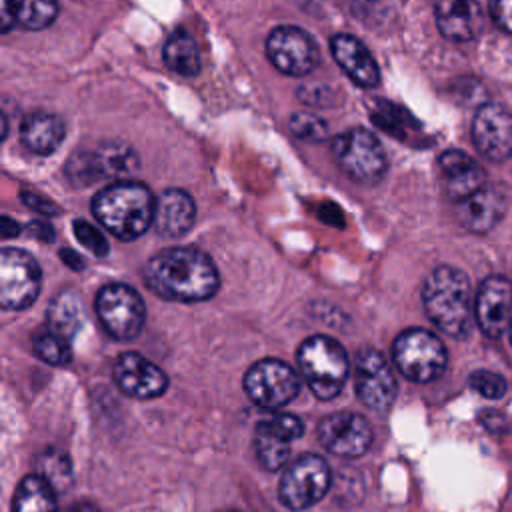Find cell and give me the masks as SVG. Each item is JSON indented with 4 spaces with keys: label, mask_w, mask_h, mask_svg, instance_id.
I'll return each mask as SVG.
<instances>
[{
    "label": "cell",
    "mask_w": 512,
    "mask_h": 512,
    "mask_svg": "<svg viewBox=\"0 0 512 512\" xmlns=\"http://www.w3.org/2000/svg\"><path fill=\"white\" fill-rule=\"evenodd\" d=\"M330 486V466L318 454H302L280 478L278 498L288 510H306L320 502Z\"/></svg>",
    "instance_id": "7"
},
{
    "label": "cell",
    "mask_w": 512,
    "mask_h": 512,
    "mask_svg": "<svg viewBox=\"0 0 512 512\" xmlns=\"http://www.w3.org/2000/svg\"><path fill=\"white\" fill-rule=\"evenodd\" d=\"M244 390L262 408H282L298 396L300 378L286 362L264 358L246 372Z\"/></svg>",
    "instance_id": "9"
},
{
    "label": "cell",
    "mask_w": 512,
    "mask_h": 512,
    "mask_svg": "<svg viewBox=\"0 0 512 512\" xmlns=\"http://www.w3.org/2000/svg\"><path fill=\"white\" fill-rule=\"evenodd\" d=\"M490 16L500 30L512 34V0H490Z\"/></svg>",
    "instance_id": "35"
},
{
    "label": "cell",
    "mask_w": 512,
    "mask_h": 512,
    "mask_svg": "<svg viewBox=\"0 0 512 512\" xmlns=\"http://www.w3.org/2000/svg\"><path fill=\"white\" fill-rule=\"evenodd\" d=\"M438 166L444 178V190L454 202H460L486 186L484 170L460 150H446L438 158Z\"/></svg>",
    "instance_id": "20"
},
{
    "label": "cell",
    "mask_w": 512,
    "mask_h": 512,
    "mask_svg": "<svg viewBox=\"0 0 512 512\" xmlns=\"http://www.w3.org/2000/svg\"><path fill=\"white\" fill-rule=\"evenodd\" d=\"M332 154L340 170L360 184H376L386 174V152L378 138L364 128L338 134L332 140Z\"/></svg>",
    "instance_id": "6"
},
{
    "label": "cell",
    "mask_w": 512,
    "mask_h": 512,
    "mask_svg": "<svg viewBox=\"0 0 512 512\" xmlns=\"http://www.w3.org/2000/svg\"><path fill=\"white\" fill-rule=\"evenodd\" d=\"M298 94H300L302 102H306L310 106H316V108L334 104V92L324 84H306L298 90Z\"/></svg>",
    "instance_id": "34"
},
{
    "label": "cell",
    "mask_w": 512,
    "mask_h": 512,
    "mask_svg": "<svg viewBox=\"0 0 512 512\" xmlns=\"http://www.w3.org/2000/svg\"><path fill=\"white\" fill-rule=\"evenodd\" d=\"M392 358L404 378L420 384L436 380L448 362V354L440 338L422 328L404 330L394 340Z\"/></svg>",
    "instance_id": "5"
},
{
    "label": "cell",
    "mask_w": 512,
    "mask_h": 512,
    "mask_svg": "<svg viewBox=\"0 0 512 512\" xmlns=\"http://www.w3.org/2000/svg\"><path fill=\"white\" fill-rule=\"evenodd\" d=\"M72 228H74L76 240H78L88 252H92V254H96V256H106V254H108V240H106V236H104L98 228H94L90 222H86V220H74Z\"/></svg>",
    "instance_id": "32"
},
{
    "label": "cell",
    "mask_w": 512,
    "mask_h": 512,
    "mask_svg": "<svg viewBox=\"0 0 512 512\" xmlns=\"http://www.w3.org/2000/svg\"><path fill=\"white\" fill-rule=\"evenodd\" d=\"M96 314L110 336L116 340H132L144 326L146 306L132 286L114 282L98 292Z\"/></svg>",
    "instance_id": "8"
},
{
    "label": "cell",
    "mask_w": 512,
    "mask_h": 512,
    "mask_svg": "<svg viewBox=\"0 0 512 512\" xmlns=\"http://www.w3.org/2000/svg\"><path fill=\"white\" fill-rule=\"evenodd\" d=\"M468 384L472 390H476L480 396L490 398V400H498L506 394V380L504 376H500L498 372L492 370H476L470 374Z\"/></svg>",
    "instance_id": "31"
},
{
    "label": "cell",
    "mask_w": 512,
    "mask_h": 512,
    "mask_svg": "<svg viewBox=\"0 0 512 512\" xmlns=\"http://www.w3.org/2000/svg\"><path fill=\"white\" fill-rule=\"evenodd\" d=\"M266 54L272 66L288 76L310 74L320 62L316 42L296 26L274 28L266 38Z\"/></svg>",
    "instance_id": "11"
},
{
    "label": "cell",
    "mask_w": 512,
    "mask_h": 512,
    "mask_svg": "<svg viewBox=\"0 0 512 512\" xmlns=\"http://www.w3.org/2000/svg\"><path fill=\"white\" fill-rule=\"evenodd\" d=\"M22 200H24L30 208H34L36 212H42V214H56V212H58V208H56L52 202H48L46 198H42V196H38V194H34V192H24V194H22Z\"/></svg>",
    "instance_id": "36"
},
{
    "label": "cell",
    "mask_w": 512,
    "mask_h": 512,
    "mask_svg": "<svg viewBox=\"0 0 512 512\" xmlns=\"http://www.w3.org/2000/svg\"><path fill=\"white\" fill-rule=\"evenodd\" d=\"M354 388L358 400L372 410H386L396 396V376L376 348H362L354 358Z\"/></svg>",
    "instance_id": "12"
},
{
    "label": "cell",
    "mask_w": 512,
    "mask_h": 512,
    "mask_svg": "<svg viewBox=\"0 0 512 512\" xmlns=\"http://www.w3.org/2000/svg\"><path fill=\"white\" fill-rule=\"evenodd\" d=\"M422 304L428 318L448 336L464 338L470 332L472 296L468 276L454 266L434 268L422 286Z\"/></svg>",
    "instance_id": "3"
},
{
    "label": "cell",
    "mask_w": 512,
    "mask_h": 512,
    "mask_svg": "<svg viewBox=\"0 0 512 512\" xmlns=\"http://www.w3.org/2000/svg\"><path fill=\"white\" fill-rule=\"evenodd\" d=\"M164 62L180 76H196L200 72V50L186 30H176L164 44Z\"/></svg>",
    "instance_id": "26"
},
{
    "label": "cell",
    "mask_w": 512,
    "mask_h": 512,
    "mask_svg": "<svg viewBox=\"0 0 512 512\" xmlns=\"http://www.w3.org/2000/svg\"><path fill=\"white\" fill-rule=\"evenodd\" d=\"M146 286L164 300L202 302L216 294L220 276L208 254L196 248H166L142 270Z\"/></svg>",
    "instance_id": "1"
},
{
    "label": "cell",
    "mask_w": 512,
    "mask_h": 512,
    "mask_svg": "<svg viewBox=\"0 0 512 512\" xmlns=\"http://www.w3.org/2000/svg\"><path fill=\"white\" fill-rule=\"evenodd\" d=\"M14 20L28 30H42L58 16L56 0H10Z\"/></svg>",
    "instance_id": "29"
},
{
    "label": "cell",
    "mask_w": 512,
    "mask_h": 512,
    "mask_svg": "<svg viewBox=\"0 0 512 512\" xmlns=\"http://www.w3.org/2000/svg\"><path fill=\"white\" fill-rule=\"evenodd\" d=\"M474 314L486 336H502L512 320V282L506 276H488L482 280L474 302Z\"/></svg>",
    "instance_id": "17"
},
{
    "label": "cell",
    "mask_w": 512,
    "mask_h": 512,
    "mask_svg": "<svg viewBox=\"0 0 512 512\" xmlns=\"http://www.w3.org/2000/svg\"><path fill=\"white\" fill-rule=\"evenodd\" d=\"M318 440L330 454L342 458H358L370 448L372 430L364 416L342 410L328 414L320 422Z\"/></svg>",
    "instance_id": "13"
},
{
    "label": "cell",
    "mask_w": 512,
    "mask_h": 512,
    "mask_svg": "<svg viewBox=\"0 0 512 512\" xmlns=\"http://www.w3.org/2000/svg\"><path fill=\"white\" fill-rule=\"evenodd\" d=\"M290 130L304 140H322L326 138V124L314 114L296 112L290 118Z\"/></svg>",
    "instance_id": "33"
},
{
    "label": "cell",
    "mask_w": 512,
    "mask_h": 512,
    "mask_svg": "<svg viewBox=\"0 0 512 512\" xmlns=\"http://www.w3.org/2000/svg\"><path fill=\"white\" fill-rule=\"evenodd\" d=\"M194 200L178 188H168L156 198L154 226L164 238L184 236L194 224Z\"/></svg>",
    "instance_id": "22"
},
{
    "label": "cell",
    "mask_w": 512,
    "mask_h": 512,
    "mask_svg": "<svg viewBox=\"0 0 512 512\" xmlns=\"http://www.w3.org/2000/svg\"><path fill=\"white\" fill-rule=\"evenodd\" d=\"M72 342L68 338H64L62 334H58L56 330H52L48 324H44L42 328H38L32 336V350L34 354L52 366H62L68 364L72 358Z\"/></svg>",
    "instance_id": "27"
},
{
    "label": "cell",
    "mask_w": 512,
    "mask_h": 512,
    "mask_svg": "<svg viewBox=\"0 0 512 512\" xmlns=\"http://www.w3.org/2000/svg\"><path fill=\"white\" fill-rule=\"evenodd\" d=\"M12 512H56V490L34 472L18 484Z\"/></svg>",
    "instance_id": "25"
},
{
    "label": "cell",
    "mask_w": 512,
    "mask_h": 512,
    "mask_svg": "<svg viewBox=\"0 0 512 512\" xmlns=\"http://www.w3.org/2000/svg\"><path fill=\"white\" fill-rule=\"evenodd\" d=\"M42 272L38 262L24 250L4 248L0 252V304L6 310L30 306L40 292Z\"/></svg>",
    "instance_id": "10"
},
{
    "label": "cell",
    "mask_w": 512,
    "mask_h": 512,
    "mask_svg": "<svg viewBox=\"0 0 512 512\" xmlns=\"http://www.w3.org/2000/svg\"><path fill=\"white\" fill-rule=\"evenodd\" d=\"M114 380L118 388L136 400L160 396L168 386V376L160 366L138 352H124L114 364Z\"/></svg>",
    "instance_id": "16"
},
{
    "label": "cell",
    "mask_w": 512,
    "mask_h": 512,
    "mask_svg": "<svg viewBox=\"0 0 512 512\" xmlns=\"http://www.w3.org/2000/svg\"><path fill=\"white\" fill-rule=\"evenodd\" d=\"M46 324L72 342L84 324V308L80 296L74 290L60 292L48 306Z\"/></svg>",
    "instance_id": "24"
},
{
    "label": "cell",
    "mask_w": 512,
    "mask_h": 512,
    "mask_svg": "<svg viewBox=\"0 0 512 512\" xmlns=\"http://www.w3.org/2000/svg\"><path fill=\"white\" fill-rule=\"evenodd\" d=\"M156 198L140 182H114L92 200L96 220L120 240H134L154 224Z\"/></svg>",
    "instance_id": "2"
},
{
    "label": "cell",
    "mask_w": 512,
    "mask_h": 512,
    "mask_svg": "<svg viewBox=\"0 0 512 512\" xmlns=\"http://www.w3.org/2000/svg\"><path fill=\"white\" fill-rule=\"evenodd\" d=\"M436 24L444 38L452 42H468L480 34L484 14L476 0H438Z\"/></svg>",
    "instance_id": "18"
},
{
    "label": "cell",
    "mask_w": 512,
    "mask_h": 512,
    "mask_svg": "<svg viewBox=\"0 0 512 512\" xmlns=\"http://www.w3.org/2000/svg\"><path fill=\"white\" fill-rule=\"evenodd\" d=\"M332 56L344 74L362 88H372L380 80V70L370 50L350 34H336L330 40Z\"/></svg>",
    "instance_id": "19"
},
{
    "label": "cell",
    "mask_w": 512,
    "mask_h": 512,
    "mask_svg": "<svg viewBox=\"0 0 512 512\" xmlns=\"http://www.w3.org/2000/svg\"><path fill=\"white\" fill-rule=\"evenodd\" d=\"M14 22L16 20H14V12H12V6H10V0H2V30L8 32Z\"/></svg>",
    "instance_id": "37"
},
{
    "label": "cell",
    "mask_w": 512,
    "mask_h": 512,
    "mask_svg": "<svg viewBox=\"0 0 512 512\" xmlns=\"http://www.w3.org/2000/svg\"><path fill=\"white\" fill-rule=\"evenodd\" d=\"M226 512H236V510H226Z\"/></svg>",
    "instance_id": "40"
},
{
    "label": "cell",
    "mask_w": 512,
    "mask_h": 512,
    "mask_svg": "<svg viewBox=\"0 0 512 512\" xmlns=\"http://www.w3.org/2000/svg\"><path fill=\"white\" fill-rule=\"evenodd\" d=\"M66 512H100L96 506H92V504H88V502H82V504H74V506H70Z\"/></svg>",
    "instance_id": "38"
},
{
    "label": "cell",
    "mask_w": 512,
    "mask_h": 512,
    "mask_svg": "<svg viewBox=\"0 0 512 512\" xmlns=\"http://www.w3.org/2000/svg\"><path fill=\"white\" fill-rule=\"evenodd\" d=\"M304 424L292 414H276L262 420L254 428V456L266 470H278L288 462L290 442L300 438Z\"/></svg>",
    "instance_id": "14"
},
{
    "label": "cell",
    "mask_w": 512,
    "mask_h": 512,
    "mask_svg": "<svg viewBox=\"0 0 512 512\" xmlns=\"http://www.w3.org/2000/svg\"><path fill=\"white\" fill-rule=\"evenodd\" d=\"M300 372L320 400L338 396L350 374V360L344 346L326 334L306 338L298 348Z\"/></svg>",
    "instance_id": "4"
},
{
    "label": "cell",
    "mask_w": 512,
    "mask_h": 512,
    "mask_svg": "<svg viewBox=\"0 0 512 512\" xmlns=\"http://www.w3.org/2000/svg\"><path fill=\"white\" fill-rule=\"evenodd\" d=\"M472 140L488 160H508L512 156V112L496 102L480 106L472 120Z\"/></svg>",
    "instance_id": "15"
},
{
    "label": "cell",
    "mask_w": 512,
    "mask_h": 512,
    "mask_svg": "<svg viewBox=\"0 0 512 512\" xmlns=\"http://www.w3.org/2000/svg\"><path fill=\"white\" fill-rule=\"evenodd\" d=\"M66 136L64 122L56 114L32 112L20 124V138L24 146L40 156L52 154L58 150Z\"/></svg>",
    "instance_id": "23"
},
{
    "label": "cell",
    "mask_w": 512,
    "mask_h": 512,
    "mask_svg": "<svg viewBox=\"0 0 512 512\" xmlns=\"http://www.w3.org/2000/svg\"><path fill=\"white\" fill-rule=\"evenodd\" d=\"M34 470L42 476L56 492H62L72 482V464L70 458L56 448H46L36 456Z\"/></svg>",
    "instance_id": "28"
},
{
    "label": "cell",
    "mask_w": 512,
    "mask_h": 512,
    "mask_svg": "<svg viewBox=\"0 0 512 512\" xmlns=\"http://www.w3.org/2000/svg\"><path fill=\"white\" fill-rule=\"evenodd\" d=\"M504 214V196L490 186L480 188L468 198L456 202V218L458 222L476 234H484L492 230Z\"/></svg>",
    "instance_id": "21"
},
{
    "label": "cell",
    "mask_w": 512,
    "mask_h": 512,
    "mask_svg": "<svg viewBox=\"0 0 512 512\" xmlns=\"http://www.w3.org/2000/svg\"><path fill=\"white\" fill-rule=\"evenodd\" d=\"M510 342H512V320H510Z\"/></svg>",
    "instance_id": "39"
},
{
    "label": "cell",
    "mask_w": 512,
    "mask_h": 512,
    "mask_svg": "<svg viewBox=\"0 0 512 512\" xmlns=\"http://www.w3.org/2000/svg\"><path fill=\"white\" fill-rule=\"evenodd\" d=\"M66 174L68 178L76 184V186H88L100 178H106V166L102 160L100 150H82L76 152L68 166H66Z\"/></svg>",
    "instance_id": "30"
}]
</instances>
